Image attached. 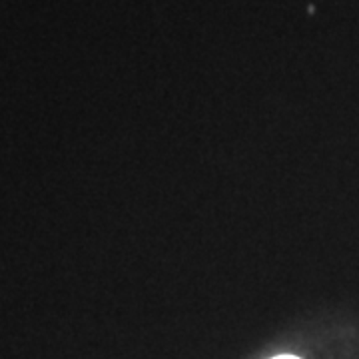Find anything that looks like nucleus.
Wrapping results in <instances>:
<instances>
[{"mask_svg":"<svg viewBox=\"0 0 359 359\" xmlns=\"http://www.w3.org/2000/svg\"><path fill=\"white\" fill-rule=\"evenodd\" d=\"M271 359H299V358H295V355H278V358H271Z\"/></svg>","mask_w":359,"mask_h":359,"instance_id":"nucleus-1","label":"nucleus"}]
</instances>
